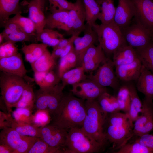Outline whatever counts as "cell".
<instances>
[{
    "mask_svg": "<svg viewBox=\"0 0 153 153\" xmlns=\"http://www.w3.org/2000/svg\"><path fill=\"white\" fill-rule=\"evenodd\" d=\"M18 53L15 43L6 41L0 45V59L12 56Z\"/></svg>",
    "mask_w": 153,
    "mask_h": 153,
    "instance_id": "43",
    "label": "cell"
},
{
    "mask_svg": "<svg viewBox=\"0 0 153 153\" xmlns=\"http://www.w3.org/2000/svg\"><path fill=\"white\" fill-rule=\"evenodd\" d=\"M20 0H0V20L4 26L10 16L21 13Z\"/></svg>",
    "mask_w": 153,
    "mask_h": 153,
    "instance_id": "25",
    "label": "cell"
},
{
    "mask_svg": "<svg viewBox=\"0 0 153 153\" xmlns=\"http://www.w3.org/2000/svg\"><path fill=\"white\" fill-rule=\"evenodd\" d=\"M56 64V61L48 49L43 54L31 64L34 72H47L51 70Z\"/></svg>",
    "mask_w": 153,
    "mask_h": 153,
    "instance_id": "32",
    "label": "cell"
},
{
    "mask_svg": "<svg viewBox=\"0 0 153 153\" xmlns=\"http://www.w3.org/2000/svg\"><path fill=\"white\" fill-rule=\"evenodd\" d=\"M11 127L24 136L41 138L40 128L31 123L16 121L11 114L6 115L4 127Z\"/></svg>",
    "mask_w": 153,
    "mask_h": 153,
    "instance_id": "19",
    "label": "cell"
},
{
    "mask_svg": "<svg viewBox=\"0 0 153 153\" xmlns=\"http://www.w3.org/2000/svg\"><path fill=\"white\" fill-rule=\"evenodd\" d=\"M120 28L128 44L135 49L145 46L151 42L152 33L138 23Z\"/></svg>",
    "mask_w": 153,
    "mask_h": 153,
    "instance_id": "9",
    "label": "cell"
},
{
    "mask_svg": "<svg viewBox=\"0 0 153 153\" xmlns=\"http://www.w3.org/2000/svg\"><path fill=\"white\" fill-rule=\"evenodd\" d=\"M33 111L27 108H16L12 112V117L16 121L31 124Z\"/></svg>",
    "mask_w": 153,
    "mask_h": 153,
    "instance_id": "42",
    "label": "cell"
},
{
    "mask_svg": "<svg viewBox=\"0 0 153 153\" xmlns=\"http://www.w3.org/2000/svg\"><path fill=\"white\" fill-rule=\"evenodd\" d=\"M7 21L16 23L22 31L30 35L36 36L37 32L34 23L29 17L22 16L21 13L15 15Z\"/></svg>",
    "mask_w": 153,
    "mask_h": 153,
    "instance_id": "36",
    "label": "cell"
},
{
    "mask_svg": "<svg viewBox=\"0 0 153 153\" xmlns=\"http://www.w3.org/2000/svg\"><path fill=\"white\" fill-rule=\"evenodd\" d=\"M104 148L86 134L81 128H72L68 131L65 144L67 153H97Z\"/></svg>",
    "mask_w": 153,
    "mask_h": 153,
    "instance_id": "6",
    "label": "cell"
},
{
    "mask_svg": "<svg viewBox=\"0 0 153 153\" xmlns=\"http://www.w3.org/2000/svg\"><path fill=\"white\" fill-rule=\"evenodd\" d=\"M136 9V22L149 30L153 35V0H132Z\"/></svg>",
    "mask_w": 153,
    "mask_h": 153,
    "instance_id": "13",
    "label": "cell"
},
{
    "mask_svg": "<svg viewBox=\"0 0 153 153\" xmlns=\"http://www.w3.org/2000/svg\"></svg>",
    "mask_w": 153,
    "mask_h": 153,
    "instance_id": "57",
    "label": "cell"
},
{
    "mask_svg": "<svg viewBox=\"0 0 153 153\" xmlns=\"http://www.w3.org/2000/svg\"><path fill=\"white\" fill-rule=\"evenodd\" d=\"M131 99L130 107L128 114L133 122L138 118L142 111V103L138 95L136 88L132 84L127 85Z\"/></svg>",
    "mask_w": 153,
    "mask_h": 153,
    "instance_id": "28",
    "label": "cell"
},
{
    "mask_svg": "<svg viewBox=\"0 0 153 153\" xmlns=\"http://www.w3.org/2000/svg\"><path fill=\"white\" fill-rule=\"evenodd\" d=\"M63 35L58 31L48 28L44 29L40 33H37V41H40L52 47L56 46L62 39Z\"/></svg>",
    "mask_w": 153,
    "mask_h": 153,
    "instance_id": "30",
    "label": "cell"
},
{
    "mask_svg": "<svg viewBox=\"0 0 153 153\" xmlns=\"http://www.w3.org/2000/svg\"><path fill=\"white\" fill-rule=\"evenodd\" d=\"M135 49L142 65L153 72V44L152 42L145 46Z\"/></svg>",
    "mask_w": 153,
    "mask_h": 153,
    "instance_id": "35",
    "label": "cell"
},
{
    "mask_svg": "<svg viewBox=\"0 0 153 153\" xmlns=\"http://www.w3.org/2000/svg\"><path fill=\"white\" fill-rule=\"evenodd\" d=\"M92 28L96 33L99 44L108 58L119 48L128 44L120 28L114 21L107 24H95Z\"/></svg>",
    "mask_w": 153,
    "mask_h": 153,
    "instance_id": "4",
    "label": "cell"
},
{
    "mask_svg": "<svg viewBox=\"0 0 153 153\" xmlns=\"http://www.w3.org/2000/svg\"><path fill=\"white\" fill-rule=\"evenodd\" d=\"M85 73L82 66L77 67L64 73L61 78V80L65 86H72L87 78Z\"/></svg>",
    "mask_w": 153,
    "mask_h": 153,
    "instance_id": "29",
    "label": "cell"
},
{
    "mask_svg": "<svg viewBox=\"0 0 153 153\" xmlns=\"http://www.w3.org/2000/svg\"><path fill=\"white\" fill-rule=\"evenodd\" d=\"M71 39V37L68 39L64 38L61 39L58 44L53 48V49L56 48H63L69 43Z\"/></svg>",
    "mask_w": 153,
    "mask_h": 153,
    "instance_id": "52",
    "label": "cell"
},
{
    "mask_svg": "<svg viewBox=\"0 0 153 153\" xmlns=\"http://www.w3.org/2000/svg\"><path fill=\"white\" fill-rule=\"evenodd\" d=\"M27 83L24 78L1 72L0 87L1 98L6 105L8 114L20 98Z\"/></svg>",
    "mask_w": 153,
    "mask_h": 153,
    "instance_id": "5",
    "label": "cell"
},
{
    "mask_svg": "<svg viewBox=\"0 0 153 153\" xmlns=\"http://www.w3.org/2000/svg\"><path fill=\"white\" fill-rule=\"evenodd\" d=\"M113 55L115 67L131 63L138 58L136 49L128 44L119 48Z\"/></svg>",
    "mask_w": 153,
    "mask_h": 153,
    "instance_id": "22",
    "label": "cell"
},
{
    "mask_svg": "<svg viewBox=\"0 0 153 153\" xmlns=\"http://www.w3.org/2000/svg\"><path fill=\"white\" fill-rule=\"evenodd\" d=\"M86 14L82 0H76L73 8L69 11L68 19L63 30L69 35L79 36L85 29Z\"/></svg>",
    "mask_w": 153,
    "mask_h": 153,
    "instance_id": "10",
    "label": "cell"
},
{
    "mask_svg": "<svg viewBox=\"0 0 153 153\" xmlns=\"http://www.w3.org/2000/svg\"><path fill=\"white\" fill-rule=\"evenodd\" d=\"M35 101V92L33 86L27 83L21 97L14 107L28 108L33 110Z\"/></svg>",
    "mask_w": 153,
    "mask_h": 153,
    "instance_id": "34",
    "label": "cell"
},
{
    "mask_svg": "<svg viewBox=\"0 0 153 153\" xmlns=\"http://www.w3.org/2000/svg\"><path fill=\"white\" fill-rule=\"evenodd\" d=\"M85 101L72 93L65 95L51 116L50 123L67 131L72 128H81L86 115Z\"/></svg>",
    "mask_w": 153,
    "mask_h": 153,
    "instance_id": "1",
    "label": "cell"
},
{
    "mask_svg": "<svg viewBox=\"0 0 153 153\" xmlns=\"http://www.w3.org/2000/svg\"><path fill=\"white\" fill-rule=\"evenodd\" d=\"M85 104L86 115L81 128L104 147L108 142L105 129L109 114L101 109L97 99L86 100Z\"/></svg>",
    "mask_w": 153,
    "mask_h": 153,
    "instance_id": "2",
    "label": "cell"
},
{
    "mask_svg": "<svg viewBox=\"0 0 153 153\" xmlns=\"http://www.w3.org/2000/svg\"><path fill=\"white\" fill-rule=\"evenodd\" d=\"M71 91L75 96L85 100L97 99L107 92L105 87L99 86L88 78L72 85Z\"/></svg>",
    "mask_w": 153,
    "mask_h": 153,
    "instance_id": "12",
    "label": "cell"
},
{
    "mask_svg": "<svg viewBox=\"0 0 153 153\" xmlns=\"http://www.w3.org/2000/svg\"><path fill=\"white\" fill-rule=\"evenodd\" d=\"M142 111L134 124V135L137 136L143 127L147 123L153 121V102L144 99L142 103Z\"/></svg>",
    "mask_w": 153,
    "mask_h": 153,
    "instance_id": "23",
    "label": "cell"
},
{
    "mask_svg": "<svg viewBox=\"0 0 153 153\" xmlns=\"http://www.w3.org/2000/svg\"><path fill=\"white\" fill-rule=\"evenodd\" d=\"M135 13V6L132 0H118L114 21L120 28L125 27L130 25Z\"/></svg>",
    "mask_w": 153,
    "mask_h": 153,
    "instance_id": "16",
    "label": "cell"
},
{
    "mask_svg": "<svg viewBox=\"0 0 153 153\" xmlns=\"http://www.w3.org/2000/svg\"><path fill=\"white\" fill-rule=\"evenodd\" d=\"M101 11L98 17L101 24H107L114 21L116 8L113 0H96Z\"/></svg>",
    "mask_w": 153,
    "mask_h": 153,
    "instance_id": "26",
    "label": "cell"
},
{
    "mask_svg": "<svg viewBox=\"0 0 153 153\" xmlns=\"http://www.w3.org/2000/svg\"><path fill=\"white\" fill-rule=\"evenodd\" d=\"M28 46L36 60L41 57L47 49L48 46L42 43H32Z\"/></svg>",
    "mask_w": 153,
    "mask_h": 153,
    "instance_id": "46",
    "label": "cell"
},
{
    "mask_svg": "<svg viewBox=\"0 0 153 153\" xmlns=\"http://www.w3.org/2000/svg\"><path fill=\"white\" fill-rule=\"evenodd\" d=\"M21 50L24 54L25 58L27 61L31 65L35 61L34 57L28 45H24L21 48Z\"/></svg>",
    "mask_w": 153,
    "mask_h": 153,
    "instance_id": "50",
    "label": "cell"
},
{
    "mask_svg": "<svg viewBox=\"0 0 153 153\" xmlns=\"http://www.w3.org/2000/svg\"><path fill=\"white\" fill-rule=\"evenodd\" d=\"M5 29L1 33L4 37L13 33L22 31L19 26L16 23L7 21L3 26Z\"/></svg>",
    "mask_w": 153,
    "mask_h": 153,
    "instance_id": "48",
    "label": "cell"
},
{
    "mask_svg": "<svg viewBox=\"0 0 153 153\" xmlns=\"http://www.w3.org/2000/svg\"><path fill=\"white\" fill-rule=\"evenodd\" d=\"M115 67L113 61L109 58L107 59L98 68L96 72L91 73L87 75V78L95 82L102 87H110L117 90L119 87V80L114 70Z\"/></svg>",
    "mask_w": 153,
    "mask_h": 153,
    "instance_id": "8",
    "label": "cell"
},
{
    "mask_svg": "<svg viewBox=\"0 0 153 153\" xmlns=\"http://www.w3.org/2000/svg\"><path fill=\"white\" fill-rule=\"evenodd\" d=\"M101 46L93 44L84 53L81 61V66L85 72L92 73L97 69L100 65L107 58Z\"/></svg>",
    "mask_w": 153,
    "mask_h": 153,
    "instance_id": "14",
    "label": "cell"
},
{
    "mask_svg": "<svg viewBox=\"0 0 153 153\" xmlns=\"http://www.w3.org/2000/svg\"><path fill=\"white\" fill-rule=\"evenodd\" d=\"M63 48H56L53 49L51 53V56L55 61L58 58L60 57L63 51Z\"/></svg>",
    "mask_w": 153,
    "mask_h": 153,
    "instance_id": "54",
    "label": "cell"
},
{
    "mask_svg": "<svg viewBox=\"0 0 153 153\" xmlns=\"http://www.w3.org/2000/svg\"><path fill=\"white\" fill-rule=\"evenodd\" d=\"M0 133V144L9 146L14 153H27L37 138L22 135L13 128L5 127Z\"/></svg>",
    "mask_w": 153,
    "mask_h": 153,
    "instance_id": "7",
    "label": "cell"
},
{
    "mask_svg": "<svg viewBox=\"0 0 153 153\" xmlns=\"http://www.w3.org/2000/svg\"><path fill=\"white\" fill-rule=\"evenodd\" d=\"M137 90L145 96L144 99L150 102L153 100V75L142 65L140 75L137 81Z\"/></svg>",
    "mask_w": 153,
    "mask_h": 153,
    "instance_id": "21",
    "label": "cell"
},
{
    "mask_svg": "<svg viewBox=\"0 0 153 153\" xmlns=\"http://www.w3.org/2000/svg\"><path fill=\"white\" fill-rule=\"evenodd\" d=\"M0 153H14V150L6 144H0Z\"/></svg>",
    "mask_w": 153,
    "mask_h": 153,
    "instance_id": "53",
    "label": "cell"
},
{
    "mask_svg": "<svg viewBox=\"0 0 153 153\" xmlns=\"http://www.w3.org/2000/svg\"><path fill=\"white\" fill-rule=\"evenodd\" d=\"M4 40V37L2 33L0 34V44L2 43L3 40Z\"/></svg>",
    "mask_w": 153,
    "mask_h": 153,
    "instance_id": "55",
    "label": "cell"
},
{
    "mask_svg": "<svg viewBox=\"0 0 153 153\" xmlns=\"http://www.w3.org/2000/svg\"><path fill=\"white\" fill-rule=\"evenodd\" d=\"M69 11L63 10L51 12V13L46 17L45 27L53 29L57 28L63 30L67 23Z\"/></svg>",
    "mask_w": 153,
    "mask_h": 153,
    "instance_id": "24",
    "label": "cell"
},
{
    "mask_svg": "<svg viewBox=\"0 0 153 153\" xmlns=\"http://www.w3.org/2000/svg\"><path fill=\"white\" fill-rule=\"evenodd\" d=\"M51 121V117L48 111L44 109H37L33 114L31 123L40 128L49 124Z\"/></svg>",
    "mask_w": 153,
    "mask_h": 153,
    "instance_id": "40",
    "label": "cell"
},
{
    "mask_svg": "<svg viewBox=\"0 0 153 153\" xmlns=\"http://www.w3.org/2000/svg\"><path fill=\"white\" fill-rule=\"evenodd\" d=\"M97 100L101 109L108 114L120 110L116 97L107 92L101 94Z\"/></svg>",
    "mask_w": 153,
    "mask_h": 153,
    "instance_id": "33",
    "label": "cell"
},
{
    "mask_svg": "<svg viewBox=\"0 0 153 153\" xmlns=\"http://www.w3.org/2000/svg\"><path fill=\"white\" fill-rule=\"evenodd\" d=\"M75 35H72L71 39L68 44L63 48V51L60 58L64 57L70 52L74 48V41L75 38L78 36Z\"/></svg>",
    "mask_w": 153,
    "mask_h": 153,
    "instance_id": "51",
    "label": "cell"
},
{
    "mask_svg": "<svg viewBox=\"0 0 153 153\" xmlns=\"http://www.w3.org/2000/svg\"><path fill=\"white\" fill-rule=\"evenodd\" d=\"M84 31V35L82 37L77 36L74 41L75 51L79 60L80 66L82 56L87 49L91 46L98 42V37L95 31L87 25Z\"/></svg>",
    "mask_w": 153,
    "mask_h": 153,
    "instance_id": "18",
    "label": "cell"
},
{
    "mask_svg": "<svg viewBox=\"0 0 153 153\" xmlns=\"http://www.w3.org/2000/svg\"><path fill=\"white\" fill-rule=\"evenodd\" d=\"M134 124L128 114L118 112L109 114L105 129L106 139L117 150L134 135Z\"/></svg>",
    "mask_w": 153,
    "mask_h": 153,
    "instance_id": "3",
    "label": "cell"
},
{
    "mask_svg": "<svg viewBox=\"0 0 153 153\" xmlns=\"http://www.w3.org/2000/svg\"><path fill=\"white\" fill-rule=\"evenodd\" d=\"M4 40L15 43L18 42L37 41L36 36L30 35L22 31H16L5 37Z\"/></svg>",
    "mask_w": 153,
    "mask_h": 153,
    "instance_id": "41",
    "label": "cell"
},
{
    "mask_svg": "<svg viewBox=\"0 0 153 153\" xmlns=\"http://www.w3.org/2000/svg\"><path fill=\"white\" fill-rule=\"evenodd\" d=\"M86 14V24L90 27L95 24L100 12V7L96 0H82Z\"/></svg>",
    "mask_w": 153,
    "mask_h": 153,
    "instance_id": "31",
    "label": "cell"
},
{
    "mask_svg": "<svg viewBox=\"0 0 153 153\" xmlns=\"http://www.w3.org/2000/svg\"><path fill=\"white\" fill-rule=\"evenodd\" d=\"M142 66L138 58L131 63L116 67L115 72L119 80L137 82L141 73Z\"/></svg>",
    "mask_w": 153,
    "mask_h": 153,
    "instance_id": "20",
    "label": "cell"
},
{
    "mask_svg": "<svg viewBox=\"0 0 153 153\" xmlns=\"http://www.w3.org/2000/svg\"><path fill=\"white\" fill-rule=\"evenodd\" d=\"M48 72V71H47ZM34 72V80L39 88L44 86L45 78L47 72L35 71Z\"/></svg>",
    "mask_w": 153,
    "mask_h": 153,
    "instance_id": "49",
    "label": "cell"
},
{
    "mask_svg": "<svg viewBox=\"0 0 153 153\" xmlns=\"http://www.w3.org/2000/svg\"><path fill=\"white\" fill-rule=\"evenodd\" d=\"M135 141L144 146L153 149V134L148 133L137 137Z\"/></svg>",
    "mask_w": 153,
    "mask_h": 153,
    "instance_id": "47",
    "label": "cell"
},
{
    "mask_svg": "<svg viewBox=\"0 0 153 153\" xmlns=\"http://www.w3.org/2000/svg\"><path fill=\"white\" fill-rule=\"evenodd\" d=\"M60 81L61 79L57 74L52 70L48 71L46 75L44 88L54 87L60 83Z\"/></svg>",
    "mask_w": 153,
    "mask_h": 153,
    "instance_id": "45",
    "label": "cell"
},
{
    "mask_svg": "<svg viewBox=\"0 0 153 153\" xmlns=\"http://www.w3.org/2000/svg\"><path fill=\"white\" fill-rule=\"evenodd\" d=\"M116 97L120 110L128 114L130 109L131 99L127 85L123 86L119 88Z\"/></svg>",
    "mask_w": 153,
    "mask_h": 153,
    "instance_id": "38",
    "label": "cell"
},
{
    "mask_svg": "<svg viewBox=\"0 0 153 153\" xmlns=\"http://www.w3.org/2000/svg\"><path fill=\"white\" fill-rule=\"evenodd\" d=\"M1 71L25 78L27 70L21 54L19 53L12 56L0 59Z\"/></svg>",
    "mask_w": 153,
    "mask_h": 153,
    "instance_id": "15",
    "label": "cell"
},
{
    "mask_svg": "<svg viewBox=\"0 0 153 153\" xmlns=\"http://www.w3.org/2000/svg\"><path fill=\"white\" fill-rule=\"evenodd\" d=\"M113 152L114 153H153V149L134 141L132 143L128 142Z\"/></svg>",
    "mask_w": 153,
    "mask_h": 153,
    "instance_id": "39",
    "label": "cell"
},
{
    "mask_svg": "<svg viewBox=\"0 0 153 153\" xmlns=\"http://www.w3.org/2000/svg\"><path fill=\"white\" fill-rule=\"evenodd\" d=\"M79 66H80L79 60L74 47L68 54L60 58L58 66L57 74L61 78L64 73Z\"/></svg>",
    "mask_w": 153,
    "mask_h": 153,
    "instance_id": "27",
    "label": "cell"
},
{
    "mask_svg": "<svg viewBox=\"0 0 153 153\" xmlns=\"http://www.w3.org/2000/svg\"><path fill=\"white\" fill-rule=\"evenodd\" d=\"M49 10L50 12L56 10H70L74 7L75 3L69 2L67 0H48Z\"/></svg>",
    "mask_w": 153,
    "mask_h": 153,
    "instance_id": "44",
    "label": "cell"
},
{
    "mask_svg": "<svg viewBox=\"0 0 153 153\" xmlns=\"http://www.w3.org/2000/svg\"><path fill=\"white\" fill-rule=\"evenodd\" d=\"M27 153H65L59 148L53 147L41 138H37Z\"/></svg>",
    "mask_w": 153,
    "mask_h": 153,
    "instance_id": "37",
    "label": "cell"
},
{
    "mask_svg": "<svg viewBox=\"0 0 153 153\" xmlns=\"http://www.w3.org/2000/svg\"><path fill=\"white\" fill-rule=\"evenodd\" d=\"M41 138L50 146L66 153L65 144L68 131L52 124L40 128Z\"/></svg>",
    "mask_w": 153,
    "mask_h": 153,
    "instance_id": "11",
    "label": "cell"
},
{
    "mask_svg": "<svg viewBox=\"0 0 153 153\" xmlns=\"http://www.w3.org/2000/svg\"><path fill=\"white\" fill-rule=\"evenodd\" d=\"M45 0H31L28 5L29 18L35 25L37 33L41 32L45 27Z\"/></svg>",
    "mask_w": 153,
    "mask_h": 153,
    "instance_id": "17",
    "label": "cell"
},
{
    "mask_svg": "<svg viewBox=\"0 0 153 153\" xmlns=\"http://www.w3.org/2000/svg\"><path fill=\"white\" fill-rule=\"evenodd\" d=\"M151 42L153 44V35L152 38Z\"/></svg>",
    "mask_w": 153,
    "mask_h": 153,
    "instance_id": "56",
    "label": "cell"
}]
</instances>
